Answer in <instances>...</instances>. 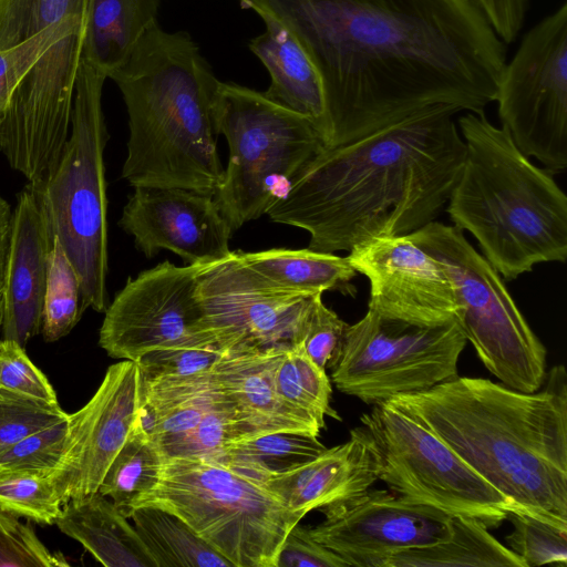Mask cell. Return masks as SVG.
Here are the masks:
<instances>
[{"label":"cell","mask_w":567,"mask_h":567,"mask_svg":"<svg viewBox=\"0 0 567 567\" xmlns=\"http://www.w3.org/2000/svg\"><path fill=\"white\" fill-rule=\"evenodd\" d=\"M300 44L338 146L439 105L495 102L507 44L472 0H239Z\"/></svg>","instance_id":"obj_1"},{"label":"cell","mask_w":567,"mask_h":567,"mask_svg":"<svg viewBox=\"0 0 567 567\" xmlns=\"http://www.w3.org/2000/svg\"><path fill=\"white\" fill-rule=\"evenodd\" d=\"M439 105L358 140L324 147L266 215L305 229L309 249L350 251L379 237L408 235L447 204L465 158L453 115Z\"/></svg>","instance_id":"obj_2"},{"label":"cell","mask_w":567,"mask_h":567,"mask_svg":"<svg viewBox=\"0 0 567 567\" xmlns=\"http://www.w3.org/2000/svg\"><path fill=\"white\" fill-rule=\"evenodd\" d=\"M535 392L454 377L396 395L400 408L496 488L515 512L567 529V375L563 364Z\"/></svg>","instance_id":"obj_3"},{"label":"cell","mask_w":567,"mask_h":567,"mask_svg":"<svg viewBox=\"0 0 567 567\" xmlns=\"http://www.w3.org/2000/svg\"><path fill=\"white\" fill-rule=\"evenodd\" d=\"M110 78L128 115L122 177L132 186L214 196L223 184L216 100L220 81L185 31L156 23Z\"/></svg>","instance_id":"obj_4"},{"label":"cell","mask_w":567,"mask_h":567,"mask_svg":"<svg viewBox=\"0 0 567 567\" xmlns=\"http://www.w3.org/2000/svg\"><path fill=\"white\" fill-rule=\"evenodd\" d=\"M465 158L447 200L454 226L477 240L505 280L567 258V197L484 111L457 120Z\"/></svg>","instance_id":"obj_5"},{"label":"cell","mask_w":567,"mask_h":567,"mask_svg":"<svg viewBox=\"0 0 567 567\" xmlns=\"http://www.w3.org/2000/svg\"><path fill=\"white\" fill-rule=\"evenodd\" d=\"M106 74L81 58L69 136L44 181L30 185L49 237L56 238L81 284L82 309L104 312L106 279L107 197L104 150L109 141L102 107Z\"/></svg>","instance_id":"obj_6"},{"label":"cell","mask_w":567,"mask_h":567,"mask_svg":"<svg viewBox=\"0 0 567 567\" xmlns=\"http://www.w3.org/2000/svg\"><path fill=\"white\" fill-rule=\"evenodd\" d=\"M142 506L178 516L233 567H277L286 536L302 519L264 485L203 458H165Z\"/></svg>","instance_id":"obj_7"},{"label":"cell","mask_w":567,"mask_h":567,"mask_svg":"<svg viewBox=\"0 0 567 567\" xmlns=\"http://www.w3.org/2000/svg\"><path fill=\"white\" fill-rule=\"evenodd\" d=\"M216 117L229 161L214 198L235 231L266 214L326 146L308 117L236 83L220 82Z\"/></svg>","instance_id":"obj_8"},{"label":"cell","mask_w":567,"mask_h":567,"mask_svg":"<svg viewBox=\"0 0 567 567\" xmlns=\"http://www.w3.org/2000/svg\"><path fill=\"white\" fill-rule=\"evenodd\" d=\"M406 236L452 279L462 307L461 327L484 367L511 389L537 391L546 379L547 351L497 270L455 226L433 220Z\"/></svg>","instance_id":"obj_9"},{"label":"cell","mask_w":567,"mask_h":567,"mask_svg":"<svg viewBox=\"0 0 567 567\" xmlns=\"http://www.w3.org/2000/svg\"><path fill=\"white\" fill-rule=\"evenodd\" d=\"M466 342L460 321L427 324L368 309L348 323L331 380L341 393L375 405L456 377Z\"/></svg>","instance_id":"obj_10"},{"label":"cell","mask_w":567,"mask_h":567,"mask_svg":"<svg viewBox=\"0 0 567 567\" xmlns=\"http://www.w3.org/2000/svg\"><path fill=\"white\" fill-rule=\"evenodd\" d=\"M375 444L379 481L396 495L464 516L487 528L515 508L441 439L400 408L382 402L360 417Z\"/></svg>","instance_id":"obj_11"},{"label":"cell","mask_w":567,"mask_h":567,"mask_svg":"<svg viewBox=\"0 0 567 567\" xmlns=\"http://www.w3.org/2000/svg\"><path fill=\"white\" fill-rule=\"evenodd\" d=\"M514 143L553 173L567 167V2L523 37L497 87Z\"/></svg>","instance_id":"obj_12"},{"label":"cell","mask_w":567,"mask_h":567,"mask_svg":"<svg viewBox=\"0 0 567 567\" xmlns=\"http://www.w3.org/2000/svg\"><path fill=\"white\" fill-rule=\"evenodd\" d=\"M198 269L165 260L128 278L104 311L99 346L131 361L164 348L217 350L197 296Z\"/></svg>","instance_id":"obj_13"},{"label":"cell","mask_w":567,"mask_h":567,"mask_svg":"<svg viewBox=\"0 0 567 567\" xmlns=\"http://www.w3.org/2000/svg\"><path fill=\"white\" fill-rule=\"evenodd\" d=\"M317 295L265 281L241 264L236 251L198 269L197 296L216 348L224 354L284 351L298 346Z\"/></svg>","instance_id":"obj_14"},{"label":"cell","mask_w":567,"mask_h":567,"mask_svg":"<svg viewBox=\"0 0 567 567\" xmlns=\"http://www.w3.org/2000/svg\"><path fill=\"white\" fill-rule=\"evenodd\" d=\"M320 511L324 519L309 528L311 536L349 566L381 567L394 554L451 534V515L386 489L369 488Z\"/></svg>","instance_id":"obj_15"},{"label":"cell","mask_w":567,"mask_h":567,"mask_svg":"<svg viewBox=\"0 0 567 567\" xmlns=\"http://www.w3.org/2000/svg\"><path fill=\"white\" fill-rule=\"evenodd\" d=\"M347 257L369 280L368 309L427 324L460 321L462 307L445 268L406 235L373 238Z\"/></svg>","instance_id":"obj_16"},{"label":"cell","mask_w":567,"mask_h":567,"mask_svg":"<svg viewBox=\"0 0 567 567\" xmlns=\"http://www.w3.org/2000/svg\"><path fill=\"white\" fill-rule=\"evenodd\" d=\"M141 377L137 363L110 365L89 402L68 415L62 461L52 472L63 504L97 492L111 462L138 420Z\"/></svg>","instance_id":"obj_17"},{"label":"cell","mask_w":567,"mask_h":567,"mask_svg":"<svg viewBox=\"0 0 567 567\" xmlns=\"http://www.w3.org/2000/svg\"><path fill=\"white\" fill-rule=\"evenodd\" d=\"M118 226L146 257L161 249L187 265L228 257L234 233L214 196L176 187H134Z\"/></svg>","instance_id":"obj_18"},{"label":"cell","mask_w":567,"mask_h":567,"mask_svg":"<svg viewBox=\"0 0 567 567\" xmlns=\"http://www.w3.org/2000/svg\"><path fill=\"white\" fill-rule=\"evenodd\" d=\"M52 241L29 185L17 197L2 284V339L25 344L41 332Z\"/></svg>","instance_id":"obj_19"},{"label":"cell","mask_w":567,"mask_h":567,"mask_svg":"<svg viewBox=\"0 0 567 567\" xmlns=\"http://www.w3.org/2000/svg\"><path fill=\"white\" fill-rule=\"evenodd\" d=\"M379 455L362 424L344 443L326 449L293 470L272 477L264 486L288 509L302 518L312 509L355 497L379 481Z\"/></svg>","instance_id":"obj_20"},{"label":"cell","mask_w":567,"mask_h":567,"mask_svg":"<svg viewBox=\"0 0 567 567\" xmlns=\"http://www.w3.org/2000/svg\"><path fill=\"white\" fill-rule=\"evenodd\" d=\"M281 352L224 354L212 372L213 383L252 436L282 431L319 436L322 427L277 392L275 368Z\"/></svg>","instance_id":"obj_21"},{"label":"cell","mask_w":567,"mask_h":567,"mask_svg":"<svg viewBox=\"0 0 567 567\" xmlns=\"http://www.w3.org/2000/svg\"><path fill=\"white\" fill-rule=\"evenodd\" d=\"M265 22L264 33L248 47L270 75L262 92L270 101L308 117L323 142L324 101L319 75L297 40L272 17L256 11Z\"/></svg>","instance_id":"obj_22"},{"label":"cell","mask_w":567,"mask_h":567,"mask_svg":"<svg viewBox=\"0 0 567 567\" xmlns=\"http://www.w3.org/2000/svg\"><path fill=\"white\" fill-rule=\"evenodd\" d=\"M55 525L106 567H157L133 524L95 492L62 507Z\"/></svg>","instance_id":"obj_23"},{"label":"cell","mask_w":567,"mask_h":567,"mask_svg":"<svg viewBox=\"0 0 567 567\" xmlns=\"http://www.w3.org/2000/svg\"><path fill=\"white\" fill-rule=\"evenodd\" d=\"M161 0H89L82 58L107 78L157 23Z\"/></svg>","instance_id":"obj_24"},{"label":"cell","mask_w":567,"mask_h":567,"mask_svg":"<svg viewBox=\"0 0 567 567\" xmlns=\"http://www.w3.org/2000/svg\"><path fill=\"white\" fill-rule=\"evenodd\" d=\"M236 255L254 274L284 289L306 293L339 291L351 297L357 292L351 280L358 272L348 257L334 252L272 248L250 252L236 250Z\"/></svg>","instance_id":"obj_25"},{"label":"cell","mask_w":567,"mask_h":567,"mask_svg":"<svg viewBox=\"0 0 567 567\" xmlns=\"http://www.w3.org/2000/svg\"><path fill=\"white\" fill-rule=\"evenodd\" d=\"M525 567L519 557L499 543L480 522L451 517L447 539L415 547L386 558L381 567Z\"/></svg>","instance_id":"obj_26"},{"label":"cell","mask_w":567,"mask_h":567,"mask_svg":"<svg viewBox=\"0 0 567 567\" xmlns=\"http://www.w3.org/2000/svg\"><path fill=\"white\" fill-rule=\"evenodd\" d=\"M326 449L319 436L282 431L233 443L210 461L264 485L268 480L316 457Z\"/></svg>","instance_id":"obj_27"},{"label":"cell","mask_w":567,"mask_h":567,"mask_svg":"<svg viewBox=\"0 0 567 567\" xmlns=\"http://www.w3.org/2000/svg\"><path fill=\"white\" fill-rule=\"evenodd\" d=\"M165 457L138 420L107 467L97 492L111 498L130 519L141 502L157 486Z\"/></svg>","instance_id":"obj_28"},{"label":"cell","mask_w":567,"mask_h":567,"mask_svg":"<svg viewBox=\"0 0 567 567\" xmlns=\"http://www.w3.org/2000/svg\"><path fill=\"white\" fill-rule=\"evenodd\" d=\"M130 519L157 567H233L175 514L142 506Z\"/></svg>","instance_id":"obj_29"},{"label":"cell","mask_w":567,"mask_h":567,"mask_svg":"<svg viewBox=\"0 0 567 567\" xmlns=\"http://www.w3.org/2000/svg\"><path fill=\"white\" fill-rule=\"evenodd\" d=\"M275 384L280 398L308 415L322 429L326 416L341 420L331 408V381L324 369L295 346L281 352L275 368Z\"/></svg>","instance_id":"obj_30"},{"label":"cell","mask_w":567,"mask_h":567,"mask_svg":"<svg viewBox=\"0 0 567 567\" xmlns=\"http://www.w3.org/2000/svg\"><path fill=\"white\" fill-rule=\"evenodd\" d=\"M79 277L56 238L48 256L47 287L41 333L44 341L54 342L69 334L83 313Z\"/></svg>","instance_id":"obj_31"},{"label":"cell","mask_w":567,"mask_h":567,"mask_svg":"<svg viewBox=\"0 0 567 567\" xmlns=\"http://www.w3.org/2000/svg\"><path fill=\"white\" fill-rule=\"evenodd\" d=\"M87 3L89 0H0V51L68 19L86 23Z\"/></svg>","instance_id":"obj_32"},{"label":"cell","mask_w":567,"mask_h":567,"mask_svg":"<svg viewBox=\"0 0 567 567\" xmlns=\"http://www.w3.org/2000/svg\"><path fill=\"white\" fill-rule=\"evenodd\" d=\"M249 437L254 436L248 426L217 390L213 405L202 420L181 441L166 449L163 455L165 458L213 460L228 445Z\"/></svg>","instance_id":"obj_33"},{"label":"cell","mask_w":567,"mask_h":567,"mask_svg":"<svg viewBox=\"0 0 567 567\" xmlns=\"http://www.w3.org/2000/svg\"><path fill=\"white\" fill-rule=\"evenodd\" d=\"M63 505L52 473H0V508L2 511L40 525H53Z\"/></svg>","instance_id":"obj_34"},{"label":"cell","mask_w":567,"mask_h":567,"mask_svg":"<svg viewBox=\"0 0 567 567\" xmlns=\"http://www.w3.org/2000/svg\"><path fill=\"white\" fill-rule=\"evenodd\" d=\"M513 529L505 537L508 548L525 567L542 565H567V529L538 519L532 515L512 512L508 514Z\"/></svg>","instance_id":"obj_35"},{"label":"cell","mask_w":567,"mask_h":567,"mask_svg":"<svg viewBox=\"0 0 567 567\" xmlns=\"http://www.w3.org/2000/svg\"><path fill=\"white\" fill-rule=\"evenodd\" d=\"M223 355L209 348L175 347L153 350L135 362L142 383H177L209 377Z\"/></svg>","instance_id":"obj_36"},{"label":"cell","mask_w":567,"mask_h":567,"mask_svg":"<svg viewBox=\"0 0 567 567\" xmlns=\"http://www.w3.org/2000/svg\"><path fill=\"white\" fill-rule=\"evenodd\" d=\"M68 419L33 432L0 451V473L54 472L63 457Z\"/></svg>","instance_id":"obj_37"},{"label":"cell","mask_w":567,"mask_h":567,"mask_svg":"<svg viewBox=\"0 0 567 567\" xmlns=\"http://www.w3.org/2000/svg\"><path fill=\"white\" fill-rule=\"evenodd\" d=\"M58 402L0 389V451L24 436L68 419Z\"/></svg>","instance_id":"obj_38"},{"label":"cell","mask_w":567,"mask_h":567,"mask_svg":"<svg viewBox=\"0 0 567 567\" xmlns=\"http://www.w3.org/2000/svg\"><path fill=\"white\" fill-rule=\"evenodd\" d=\"M80 29H85V22L68 19L0 51V112L3 113L14 87L40 58L61 38Z\"/></svg>","instance_id":"obj_39"},{"label":"cell","mask_w":567,"mask_h":567,"mask_svg":"<svg viewBox=\"0 0 567 567\" xmlns=\"http://www.w3.org/2000/svg\"><path fill=\"white\" fill-rule=\"evenodd\" d=\"M70 564L61 553H52L24 524L0 508V567H64Z\"/></svg>","instance_id":"obj_40"},{"label":"cell","mask_w":567,"mask_h":567,"mask_svg":"<svg viewBox=\"0 0 567 567\" xmlns=\"http://www.w3.org/2000/svg\"><path fill=\"white\" fill-rule=\"evenodd\" d=\"M347 326L323 303L322 293H319L307 312L298 344L316 364L324 370L330 369L340 350Z\"/></svg>","instance_id":"obj_41"},{"label":"cell","mask_w":567,"mask_h":567,"mask_svg":"<svg viewBox=\"0 0 567 567\" xmlns=\"http://www.w3.org/2000/svg\"><path fill=\"white\" fill-rule=\"evenodd\" d=\"M0 389L48 402H58L53 386L29 359L24 347L2 338H0Z\"/></svg>","instance_id":"obj_42"},{"label":"cell","mask_w":567,"mask_h":567,"mask_svg":"<svg viewBox=\"0 0 567 567\" xmlns=\"http://www.w3.org/2000/svg\"><path fill=\"white\" fill-rule=\"evenodd\" d=\"M348 563L317 542L309 528L296 524L286 536L277 567H346Z\"/></svg>","instance_id":"obj_43"},{"label":"cell","mask_w":567,"mask_h":567,"mask_svg":"<svg viewBox=\"0 0 567 567\" xmlns=\"http://www.w3.org/2000/svg\"><path fill=\"white\" fill-rule=\"evenodd\" d=\"M498 35L509 44L518 37L525 22L529 0H472Z\"/></svg>","instance_id":"obj_44"},{"label":"cell","mask_w":567,"mask_h":567,"mask_svg":"<svg viewBox=\"0 0 567 567\" xmlns=\"http://www.w3.org/2000/svg\"><path fill=\"white\" fill-rule=\"evenodd\" d=\"M12 218L11 205L0 195V293L3 284L6 257Z\"/></svg>","instance_id":"obj_45"},{"label":"cell","mask_w":567,"mask_h":567,"mask_svg":"<svg viewBox=\"0 0 567 567\" xmlns=\"http://www.w3.org/2000/svg\"><path fill=\"white\" fill-rule=\"evenodd\" d=\"M1 324H2V296L0 293V333H1Z\"/></svg>","instance_id":"obj_46"},{"label":"cell","mask_w":567,"mask_h":567,"mask_svg":"<svg viewBox=\"0 0 567 567\" xmlns=\"http://www.w3.org/2000/svg\"><path fill=\"white\" fill-rule=\"evenodd\" d=\"M1 120H2V112H0V122H1Z\"/></svg>","instance_id":"obj_47"}]
</instances>
